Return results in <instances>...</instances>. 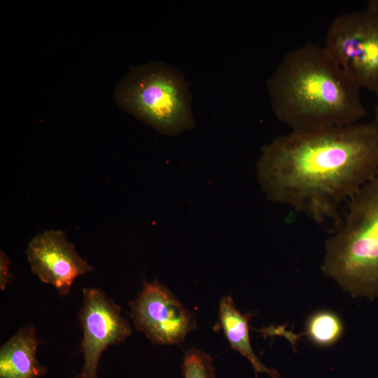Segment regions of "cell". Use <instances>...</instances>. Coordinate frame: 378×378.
I'll return each instance as SVG.
<instances>
[{
  "label": "cell",
  "instance_id": "4fadbf2b",
  "mask_svg": "<svg viewBox=\"0 0 378 378\" xmlns=\"http://www.w3.org/2000/svg\"><path fill=\"white\" fill-rule=\"evenodd\" d=\"M10 260L6 254L1 250L0 251V288L4 290L9 283L11 277L10 273Z\"/></svg>",
  "mask_w": 378,
  "mask_h": 378
},
{
  "label": "cell",
  "instance_id": "ba28073f",
  "mask_svg": "<svg viewBox=\"0 0 378 378\" xmlns=\"http://www.w3.org/2000/svg\"><path fill=\"white\" fill-rule=\"evenodd\" d=\"M26 255L31 272L61 296L69 294L78 277L93 270L61 230H46L33 237Z\"/></svg>",
  "mask_w": 378,
  "mask_h": 378
},
{
  "label": "cell",
  "instance_id": "8992f818",
  "mask_svg": "<svg viewBox=\"0 0 378 378\" xmlns=\"http://www.w3.org/2000/svg\"><path fill=\"white\" fill-rule=\"evenodd\" d=\"M134 326L153 344H178L196 328L195 315L157 279L145 281L130 303Z\"/></svg>",
  "mask_w": 378,
  "mask_h": 378
},
{
  "label": "cell",
  "instance_id": "7a4b0ae2",
  "mask_svg": "<svg viewBox=\"0 0 378 378\" xmlns=\"http://www.w3.org/2000/svg\"><path fill=\"white\" fill-rule=\"evenodd\" d=\"M267 87L274 115L290 132L351 125L367 115L360 87L324 46L311 42L286 54Z\"/></svg>",
  "mask_w": 378,
  "mask_h": 378
},
{
  "label": "cell",
  "instance_id": "6da1fadb",
  "mask_svg": "<svg viewBox=\"0 0 378 378\" xmlns=\"http://www.w3.org/2000/svg\"><path fill=\"white\" fill-rule=\"evenodd\" d=\"M378 176L372 121L278 136L263 146L257 177L268 200L322 222Z\"/></svg>",
  "mask_w": 378,
  "mask_h": 378
},
{
  "label": "cell",
  "instance_id": "8fae6325",
  "mask_svg": "<svg viewBox=\"0 0 378 378\" xmlns=\"http://www.w3.org/2000/svg\"><path fill=\"white\" fill-rule=\"evenodd\" d=\"M344 325L342 319L335 312L323 309L314 312L307 320L304 332L295 336L290 332V335L286 337L293 341L299 336H306L313 344L320 347H328L336 344L342 337Z\"/></svg>",
  "mask_w": 378,
  "mask_h": 378
},
{
  "label": "cell",
  "instance_id": "3957f363",
  "mask_svg": "<svg viewBox=\"0 0 378 378\" xmlns=\"http://www.w3.org/2000/svg\"><path fill=\"white\" fill-rule=\"evenodd\" d=\"M321 269L353 296L378 298V176L349 200L326 240Z\"/></svg>",
  "mask_w": 378,
  "mask_h": 378
},
{
  "label": "cell",
  "instance_id": "30bf717a",
  "mask_svg": "<svg viewBox=\"0 0 378 378\" xmlns=\"http://www.w3.org/2000/svg\"><path fill=\"white\" fill-rule=\"evenodd\" d=\"M218 320L231 347L250 362L256 377L259 372H263L272 378H280L276 370L266 367L255 354L249 338V316L237 308L231 297L223 296L220 299Z\"/></svg>",
  "mask_w": 378,
  "mask_h": 378
},
{
  "label": "cell",
  "instance_id": "7c38bea8",
  "mask_svg": "<svg viewBox=\"0 0 378 378\" xmlns=\"http://www.w3.org/2000/svg\"><path fill=\"white\" fill-rule=\"evenodd\" d=\"M181 368L184 378H216L211 356L197 348L185 354Z\"/></svg>",
  "mask_w": 378,
  "mask_h": 378
},
{
  "label": "cell",
  "instance_id": "9c48e42d",
  "mask_svg": "<svg viewBox=\"0 0 378 378\" xmlns=\"http://www.w3.org/2000/svg\"><path fill=\"white\" fill-rule=\"evenodd\" d=\"M41 340L33 324L20 328L0 348V378H39L48 368L36 357Z\"/></svg>",
  "mask_w": 378,
  "mask_h": 378
},
{
  "label": "cell",
  "instance_id": "277c9868",
  "mask_svg": "<svg viewBox=\"0 0 378 378\" xmlns=\"http://www.w3.org/2000/svg\"><path fill=\"white\" fill-rule=\"evenodd\" d=\"M113 97L120 109L161 134L176 136L195 126L184 76L162 61L131 66Z\"/></svg>",
  "mask_w": 378,
  "mask_h": 378
},
{
  "label": "cell",
  "instance_id": "5b68a950",
  "mask_svg": "<svg viewBox=\"0 0 378 378\" xmlns=\"http://www.w3.org/2000/svg\"><path fill=\"white\" fill-rule=\"evenodd\" d=\"M324 47L360 88L378 96V3L336 16Z\"/></svg>",
  "mask_w": 378,
  "mask_h": 378
},
{
  "label": "cell",
  "instance_id": "52a82bcc",
  "mask_svg": "<svg viewBox=\"0 0 378 378\" xmlns=\"http://www.w3.org/2000/svg\"><path fill=\"white\" fill-rule=\"evenodd\" d=\"M78 317L83 330L80 349L83 365L74 378H98L97 370L103 352L125 341L132 332L121 308L106 293L95 288L83 289Z\"/></svg>",
  "mask_w": 378,
  "mask_h": 378
},
{
  "label": "cell",
  "instance_id": "5bb4252c",
  "mask_svg": "<svg viewBox=\"0 0 378 378\" xmlns=\"http://www.w3.org/2000/svg\"><path fill=\"white\" fill-rule=\"evenodd\" d=\"M372 122L374 123L375 128L378 132V103L374 108V119L372 120Z\"/></svg>",
  "mask_w": 378,
  "mask_h": 378
}]
</instances>
